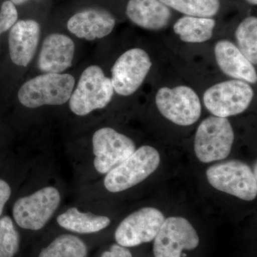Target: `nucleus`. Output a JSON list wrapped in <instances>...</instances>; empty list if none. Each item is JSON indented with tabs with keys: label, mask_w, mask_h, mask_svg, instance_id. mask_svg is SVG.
<instances>
[{
	"label": "nucleus",
	"mask_w": 257,
	"mask_h": 257,
	"mask_svg": "<svg viewBox=\"0 0 257 257\" xmlns=\"http://www.w3.org/2000/svg\"><path fill=\"white\" fill-rule=\"evenodd\" d=\"M76 43L72 37L52 32L41 40L36 55V65L40 73H65L73 65Z\"/></svg>",
	"instance_id": "14"
},
{
	"label": "nucleus",
	"mask_w": 257,
	"mask_h": 257,
	"mask_svg": "<svg viewBox=\"0 0 257 257\" xmlns=\"http://www.w3.org/2000/svg\"><path fill=\"white\" fill-rule=\"evenodd\" d=\"M20 238L13 219L0 217V257H14L20 248Z\"/></svg>",
	"instance_id": "23"
},
{
	"label": "nucleus",
	"mask_w": 257,
	"mask_h": 257,
	"mask_svg": "<svg viewBox=\"0 0 257 257\" xmlns=\"http://www.w3.org/2000/svg\"><path fill=\"white\" fill-rule=\"evenodd\" d=\"M234 134L227 118L211 116L198 126L194 140V152L204 163L222 160L229 156Z\"/></svg>",
	"instance_id": "4"
},
{
	"label": "nucleus",
	"mask_w": 257,
	"mask_h": 257,
	"mask_svg": "<svg viewBox=\"0 0 257 257\" xmlns=\"http://www.w3.org/2000/svg\"><path fill=\"white\" fill-rule=\"evenodd\" d=\"M92 143L94 168L100 174H107L136 150L131 139L111 127L96 130Z\"/></svg>",
	"instance_id": "11"
},
{
	"label": "nucleus",
	"mask_w": 257,
	"mask_h": 257,
	"mask_svg": "<svg viewBox=\"0 0 257 257\" xmlns=\"http://www.w3.org/2000/svg\"><path fill=\"white\" fill-rule=\"evenodd\" d=\"M165 219L162 211L156 208H143L120 223L115 231V240L124 247L150 242L156 237Z\"/></svg>",
	"instance_id": "13"
},
{
	"label": "nucleus",
	"mask_w": 257,
	"mask_h": 257,
	"mask_svg": "<svg viewBox=\"0 0 257 257\" xmlns=\"http://www.w3.org/2000/svg\"><path fill=\"white\" fill-rule=\"evenodd\" d=\"M18 20V8L10 0H5L0 8V39L2 35L10 31Z\"/></svg>",
	"instance_id": "24"
},
{
	"label": "nucleus",
	"mask_w": 257,
	"mask_h": 257,
	"mask_svg": "<svg viewBox=\"0 0 257 257\" xmlns=\"http://www.w3.org/2000/svg\"><path fill=\"white\" fill-rule=\"evenodd\" d=\"M60 202L58 189L54 187H44L18 199L13 206V217L23 229L37 231L50 220Z\"/></svg>",
	"instance_id": "6"
},
{
	"label": "nucleus",
	"mask_w": 257,
	"mask_h": 257,
	"mask_svg": "<svg viewBox=\"0 0 257 257\" xmlns=\"http://www.w3.org/2000/svg\"><path fill=\"white\" fill-rule=\"evenodd\" d=\"M42 40L40 24L32 19L18 20L8 32V60L18 72H25L36 57Z\"/></svg>",
	"instance_id": "9"
},
{
	"label": "nucleus",
	"mask_w": 257,
	"mask_h": 257,
	"mask_svg": "<svg viewBox=\"0 0 257 257\" xmlns=\"http://www.w3.org/2000/svg\"><path fill=\"white\" fill-rule=\"evenodd\" d=\"M101 257H133L130 250L124 246L113 244L109 250L104 251Z\"/></svg>",
	"instance_id": "25"
},
{
	"label": "nucleus",
	"mask_w": 257,
	"mask_h": 257,
	"mask_svg": "<svg viewBox=\"0 0 257 257\" xmlns=\"http://www.w3.org/2000/svg\"><path fill=\"white\" fill-rule=\"evenodd\" d=\"M11 194L12 189L10 184L6 181L0 179V216L4 210L5 204L11 197Z\"/></svg>",
	"instance_id": "26"
},
{
	"label": "nucleus",
	"mask_w": 257,
	"mask_h": 257,
	"mask_svg": "<svg viewBox=\"0 0 257 257\" xmlns=\"http://www.w3.org/2000/svg\"><path fill=\"white\" fill-rule=\"evenodd\" d=\"M114 91L110 77L96 64L88 66L81 72L69 98L70 111L78 116H85L102 109L112 100Z\"/></svg>",
	"instance_id": "2"
},
{
	"label": "nucleus",
	"mask_w": 257,
	"mask_h": 257,
	"mask_svg": "<svg viewBox=\"0 0 257 257\" xmlns=\"http://www.w3.org/2000/svg\"><path fill=\"white\" fill-rule=\"evenodd\" d=\"M152 65L148 53L140 48L126 50L115 61L110 77L114 93L128 96L138 91Z\"/></svg>",
	"instance_id": "10"
},
{
	"label": "nucleus",
	"mask_w": 257,
	"mask_h": 257,
	"mask_svg": "<svg viewBox=\"0 0 257 257\" xmlns=\"http://www.w3.org/2000/svg\"><path fill=\"white\" fill-rule=\"evenodd\" d=\"M246 1L251 5H256L257 4V0H246Z\"/></svg>",
	"instance_id": "28"
},
{
	"label": "nucleus",
	"mask_w": 257,
	"mask_h": 257,
	"mask_svg": "<svg viewBox=\"0 0 257 257\" xmlns=\"http://www.w3.org/2000/svg\"><path fill=\"white\" fill-rule=\"evenodd\" d=\"M253 95L252 87L248 83L232 79L218 83L207 89L204 94V104L214 116L227 118L246 110Z\"/></svg>",
	"instance_id": "7"
},
{
	"label": "nucleus",
	"mask_w": 257,
	"mask_h": 257,
	"mask_svg": "<svg viewBox=\"0 0 257 257\" xmlns=\"http://www.w3.org/2000/svg\"><path fill=\"white\" fill-rule=\"evenodd\" d=\"M216 22L210 18L186 16L174 25V32L181 40L187 43H202L210 40Z\"/></svg>",
	"instance_id": "19"
},
{
	"label": "nucleus",
	"mask_w": 257,
	"mask_h": 257,
	"mask_svg": "<svg viewBox=\"0 0 257 257\" xmlns=\"http://www.w3.org/2000/svg\"><path fill=\"white\" fill-rule=\"evenodd\" d=\"M126 14L135 25L150 30L165 28L172 17L168 7L160 0H128Z\"/></svg>",
	"instance_id": "17"
},
{
	"label": "nucleus",
	"mask_w": 257,
	"mask_h": 257,
	"mask_svg": "<svg viewBox=\"0 0 257 257\" xmlns=\"http://www.w3.org/2000/svg\"><path fill=\"white\" fill-rule=\"evenodd\" d=\"M87 247L82 239L72 234H62L40 251L38 257H87Z\"/></svg>",
	"instance_id": "20"
},
{
	"label": "nucleus",
	"mask_w": 257,
	"mask_h": 257,
	"mask_svg": "<svg viewBox=\"0 0 257 257\" xmlns=\"http://www.w3.org/2000/svg\"><path fill=\"white\" fill-rule=\"evenodd\" d=\"M57 221L61 227L78 234L98 232L105 229L111 223L107 216L82 212L76 207L69 208L61 214Z\"/></svg>",
	"instance_id": "18"
},
{
	"label": "nucleus",
	"mask_w": 257,
	"mask_h": 257,
	"mask_svg": "<svg viewBox=\"0 0 257 257\" xmlns=\"http://www.w3.org/2000/svg\"><path fill=\"white\" fill-rule=\"evenodd\" d=\"M161 114L179 126L197 122L202 114V104L195 91L187 86L162 87L155 97Z\"/></svg>",
	"instance_id": "8"
},
{
	"label": "nucleus",
	"mask_w": 257,
	"mask_h": 257,
	"mask_svg": "<svg viewBox=\"0 0 257 257\" xmlns=\"http://www.w3.org/2000/svg\"><path fill=\"white\" fill-rule=\"evenodd\" d=\"M160 155L156 149L143 146L106 174L104 185L109 192L117 193L141 183L158 168Z\"/></svg>",
	"instance_id": "3"
},
{
	"label": "nucleus",
	"mask_w": 257,
	"mask_h": 257,
	"mask_svg": "<svg viewBox=\"0 0 257 257\" xmlns=\"http://www.w3.org/2000/svg\"><path fill=\"white\" fill-rule=\"evenodd\" d=\"M167 7L187 16L211 18L219 12V0H160Z\"/></svg>",
	"instance_id": "22"
},
{
	"label": "nucleus",
	"mask_w": 257,
	"mask_h": 257,
	"mask_svg": "<svg viewBox=\"0 0 257 257\" xmlns=\"http://www.w3.org/2000/svg\"><path fill=\"white\" fill-rule=\"evenodd\" d=\"M154 240L155 257H182L183 250L194 249L199 243L197 231L180 216L165 219Z\"/></svg>",
	"instance_id": "12"
},
{
	"label": "nucleus",
	"mask_w": 257,
	"mask_h": 257,
	"mask_svg": "<svg viewBox=\"0 0 257 257\" xmlns=\"http://www.w3.org/2000/svg\"><path fill=\"white\" fill-rule=\"evenodd\" d=\"M237 47L252 64L257 62V18L248 17L239 24L235 32Z\"/></svg>",
	"instance_id": "21"
},
{
	"label": "nucleus",
	"mask_w": 257,
	"mask_h": 257,
	"mask_svg": "<svg viewBox=\"0 0 257 257\" xmlns=\"http://www.w3.org/2000/svg\"><path fill=\"white\" fill-rule=\"evenodd\" d=\"M116 25L114 17L101 8H88L81 10L67 20L69 33L79 40L94 41L110 35Z\"/></svg>",
	"instance_id": "15"
},
{
	"label": "nucleus",
	"mask_w": 257,
	"mask_h": 257,
	"mask_svg": "<svg viewBox=\"0 0 257 257\" xmlns=\"http://www.w3.org/2000/svg\"><path fill=\"white\" fill-rule=\"evenodd\" d=\"M10 1H11L17 7L25 4V3H28L30 0H10Z\"/></svg>",
	"instance_id": "27"
},
{
	"label": "nucleus",
	"mask_w": 257,
	"mask_h": 257,
	"mask_svg": "<svg viewBox=\"0 0 257 257\" xmlns=\"http://www.w3.org/2000/svg\"><path fill=\"white\" fill-rule=\"evenodd\" d=\"M216 63L226 75L248 84H256V69L240 52L238 47L229 40H220L214 47Z\"/></svg>",
	"instance_id": "16"
},
{
	"label": "nucleus",
	"mask_w": 257,
	"mask_h": 257,
	"mask_svg": "<svg viewBox=\"0 0 257 257\" xmlns=\"http://www.w3.org/2000/svg\"><path fill=\"white\" fill-rule=\"evenodd\" d=\"M76 78L67 73H40L27 79L17 91V99L24 107L37 109L67 104Z\"/></svg>",
	"instance_id": "1"
},
{
	"label": "nucleus",
	"mask_w": 257,
	"mask_h": 257,
	"mask_svg": "<svg viewBox=\"0 0 257 257\" xmlns=\"http://www.w3.org/2000/svg\"><path fill=\"white\" fill-rule=\"evenodd\" d=\"M207 178L214 189L241 200L252 201L256 197V175L241 161H228L211 166L207 170Z\"/></svg>",
	"instance_id": "5"
}]
</instances>
